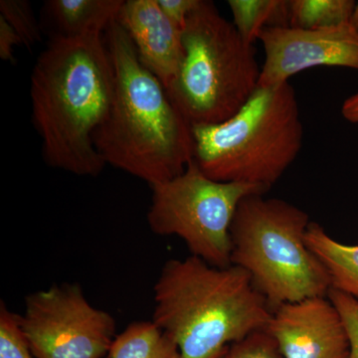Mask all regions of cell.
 Wrapping results in <instances>:
<instances>
[{"label":"cell","mask_w":358,"mask_h":358,"mask_svg":"<svg viewBox=\"0 0 358 358\" xmlns=\"http://www.w3.org/2000/svg\"><path fill=\"white\" fill-rule=\"evenodd\" d=\"M20 46H24L22 39L13 26L3 17H0V58L4 62L15 61L14 52Z\"/></svg>","instance_id":"22"},{"label":"cell","mask_w":358,"mask_h":358,"mask_svg":"<svg viewBox=\"0 0 358 358\" xmlns=\"http://www.w3.org/2000/svg\"><path fill=\"white\" fill-rule=\"evenodd\" d=\"M124 0H48L45 17L52 26L50 37L103 35L117 20Z\"/></svg>","instance_id":"12"},{"label":"cell","mask_w":358,"mask_h":358,"mask_svg":"<svg viewBox=\"0 0 358 358\" xmlns=\"http://www.w3.org/2000/svg\"><path fill=\"white\" fill-rule=\"evenodd\" d=\"M259 39L265 61L258 87L289 83L298 73L320 66L358 70V33L350 22L313 30L265 28Z\"/></svg>","instance_id":"9"},{"label":"cell","mask_w":358,"mask_h":358,"mask_svg":"<svg viewBox=\"0 0 358 358\" xmlns=\"http://www.w3.org/2000/svg\"><path fill=\"white\" fill-rule=\"evenodd\" d=\"M154 300L152 322L176 341L181 358H224L273 315L244 268L213 267L192 255L164 264Z\"/></svg>","instance_id":"3"},{"label":"cell","mask_w":358,"mask_h":358,"mask_svg":"<svg viewBox=\"0 0 358 358\" xmlns=\"http://www.w3.org/2000/svg\"><path fill=\"white\" fill-rule=\"evenodd\" d=\"M182 42V65L166 89L171 102L192 127L230 119L258 88L255 47L206 0L188 17Z\"/></svg>","instance_id":"6"},{"label":"cell","mask_w":358,"mask_h":358,"mask_svg":"<svg viewBox=\"0 0 358 358\" xmlns=\"http://www.w3.org/2000/svg\"><path fill=\"white\" fill-rule=\"evenodd\" d=\"M265 331L282 358H350L343 320L327 296L284 303L273 313Z\"/></svg>","instance_id":"10"},{"label":"cell","mask_w":358,"mask_h":358,"mask_svg":"<svg viewBox=\"0 0 358 358\" xmlns=\"http://www.w3.org/2000/svg\"><path fill=\"white\" fill-rule=\"evenodd\" d=\"M0 17H3L20 34L26 48H31L42 39V27L27 0H1Z\"/></svg>","instance_id":"17"},{"label":"cell","mask_w":358,"mask_h":358,"mask_svg":"<svg viewBox=\"0 0 358 358\" xmlns=\"http://www.w3.org/2000/svg\"><path fill=\"white\" fill-rule=\"evenodd\" d=\"M115 68L105 34L50 37L30 80L32 122L47 166L98 176L106 164L94 134L109 112Z\"/></svg>","instance_id":"1"},{"label":"cell","mask_w":358,"mask_h":358,"mask_svg":"<svg viewBox=\"0 0 358 358\" xmlns=\"http://www.w3.org/2000/svg\"><path fill=\"white\" fill-rule=\"evenodd\" d=\"M117 21L133 42L141 64L169 88L185 59L182 32L157 0H124Z\"/></svg>","instance_id":"11"},{"label":"cell","mask_w":358,"mask_h":358,"mask_svg":"<svg viewBox=\"0 0 358 358\" xmlns=\"http://www.w3.org/2000/svg\"><path fill=\"white\" fill-rule=\"evenodd\" d=\"M157 1L166 17L182 32L190 14L199 6V0H157Z\"/></svg>","instance_id":"21"},{"label":"cell","mask_w":358,"mask_h":358,"mask_svg":"<svg viewBox=\"0 0 358 358\" xmlns=\"http://www.w3.org/2000/svg\"><path fill=\"white\" fill-rule=\"evenodd\" d=\"M105 40L115 68V91L94 143L106 166L154 187L182 173L193 159L192 127L162 82L141 64L117 20Z\"/></svg>","instance_id":"2"},{"label":"cell","mask_w":358,"mask_h":358,"mask_svg":"<svg viewBox=\"0 0 358 358\" xmlns=\"http://www.w3.org/2000/svg\"><path fill=\"white\" fill-rule=\"evenodd\" d=\"M350 25L352 26L353 29L358 33V2L355 4V9L352 14V17L350 20Z\"/></svg>","instance_id":"24"},{"label":"cell","mask_w":358,"mask_h":358,"mask_svg":"<svg viewBox=\"0 0 358 358\" xmlns=\"http://www.w3.org/2000/svg\"><path fill=\"white\" fill-rule=\"evenodd\" d=\"M20 324L35 358H103L117 334L113 315L67 282L26 296Z\"/></svg>","instance_id":"8"},{"label":"cell","mask_w":358,"mask_h":358,"mask_svg":"<svg viewBox=\"0 0 358 358\" xmlns=\"http://www.w3.org/2000/svg\"><path fill=\"white\" fill-rule=\"evenodd\" d=\"M224 358H282L277 343L265 329L230 346Z\"/></svg>","instance_id":"19"},{"label":"cell","mask_w":358,"mask_h":358,"mask_svg":"<svg viewBox=\"0 0 358 358\" xmlns=\"http://www.w3.org/2000/svg\"><path fill=\"white\" fill-rule=\"evenodd\" d=\"M305 241L308 248L326 267L331 278V289L358 300V245L336 241L315 222L308 225Z\"/></svg>","instance_id":"13"},{"label":"cell","mask_w":358,"mask_h":358,"mask_svg":"<svg viewBox=\"0 0 358 358\" xmlns=\"http://www.w3.org/2000/svg\"><path fill=\"white\" fill-rule=\"evenodd\" d=\"M233 25L245 42L254 45L265 28L289 27L287 0H229Z\"/></svg>","instance_id":"15"},{"label":"cell","mask_w":358,"mask_h":358,"mask_svg":"<svg viewBox=\"0 0 358 358\" xmlns=\"http://www.w3.org/2000/svg\"><path fill=\"white\" fill-rule=\"evenodd\" d=\"M341 114L346 121L358 124V92L346 99L341 107Z\"/></svg>","instance_id":"23"},{"label":"cell","mask_w":358,"mask_h":358,"mask_svg":"<svg viewBox=\"0 0 358 358\" xmlns=\"http://www.w3.org/2000/svg\"><path fill=\"white\" fill-rule=\"evenodd\" d=\"M193 160L219 182L249 183L270 190L293 164L303 128L289 83L258 87L236 114L215 124L192 127Z\"/></svg>","instance_id":"4"},{"label":"cell","mask_w":358,"mask_h":358,"mask_svg":"<svg viewBox=\"0 0 358 358\" xmlns=\"http://www.w3.org/2000/svg\"><path fill=\"white\" fill-rule=\"evenodd\" d=\"M307 212L278 199L241 200L230 228L231 264L244 268L273 313L284 303L327 296L331 278L305 241Z\"/></svg>","instance_id":"5"},{"label":"cell","mask_w":358,"mask_h":358,"mask_svg":"<svg viewBox=\"0 0 358 358\" xmlns=\"http://www.w3.org/2000/svg\"><path fill=\"white\" fill-rule=\"evenodd\" d=\"M152 190L150 230L160 236L181 238L192 256L216 268L232 265L230 228L238 205L249 195L268 192L249 183L213 180L193 159L182 173Z\"/></svg>","instance_id":"7"},{"label":"cell","mask_w":358,"mask_h":358,"mask_svg":"<svg viewBox=\"0 0 358 358\" xmlns=\"http://www.w3.org/2000/svg\"><path fill=\"white\" fill-rule=\"evenodd\" d=\"M109 358H181L178 346L154 322H134L117 334Z\"/></svg>","instance_id":"14"},{"label":"cell","mask_w":358,"mask_h":358,"mask_svg":"<svg viewBox=\"0 0 358 358\" xmlns=\"http://www.w3.org/2000/svg\"><path fill=\"white\" fill-rule=\"evenodd\" d=\"M0 358H35L23 336L20 315L0 303Z\"/></svg>","instance_id":"18"},{"label":"cell","mask_w":358,"mask_h":358,"mask_svg":"<svg viewBox=\"0 0 358 358\" xmlns=\"http://www.w3.org/2000/svg\"><path fill=\"white\" fill-rule=\"evenodd\" d=\"M355 4L353 0H292L289 27L313 30L345 24Z\"/></svg>","instance_id":"16"},{"label":"cell","mask_w":358,"mask_h":358,"mask_svg":"<svg viewBox=\"0 0 358 358\" xmlns=\"http://www.w3.org/2000/svg\"><path fill=\"white\" fill-rule=\"evenodd\" d=\"M327 298L334 303L345 324L350 338V358H358V300L334 289H329Z\"/></svg>","instance_id":"20"}]
</instances>
